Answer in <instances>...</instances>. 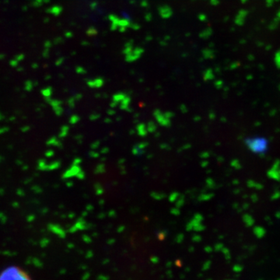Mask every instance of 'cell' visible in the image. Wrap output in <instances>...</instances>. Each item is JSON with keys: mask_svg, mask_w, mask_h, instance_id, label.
I'll list each match as a JSON object with an SVG mask.
<instances>
[{"mask_svg": "<svg viewBox=\"0 0 280 280\" xmlns=\"http://www.w3.org/2000/svg\"><path fill=\"white\" fill-rule=\"evenodd\" d=\"M246 144L249 149L257 154L264 153L268 149V142L262 137L249 138L246 142Z\"/></svg>", "mask_w": 280, "mask_h": 280, "instance_id": "1", "label": "cell"}, {"mask_svg": "<svg viewBox=\"0 0 280 280\" xmlns=\"http://www.w3.org/2000/svg\"><path fill=\"white\" fill-rule=\"evenodd\" d=\"M0 280H29L24 273L17 268L6 270L0 276Z\"/></svg>", "mask_w": 280, "mask_h": 280, "instance_id": "2", "label": "cell"}]
</instances>
